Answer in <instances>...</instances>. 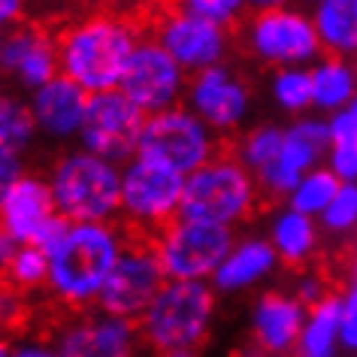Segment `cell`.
Instances as JSON below:
<instances>
[{
	"instance_id": "cell-51",
	"label": "cell",
	"mask_w": 357,
	"mask_h": 357,
	"mask_svg": "<svg viewBox=\"0 0 357 357\" xmlns=\"http://www.w3.org/2000/svg\"><path fill=\"white\" fill-rule=\"evenodd\" d=\"M0 40H3V31H0Z\"/></svg>"
},
{
	"instance_id": "cell-16",
	"label": "cell",
	"mask_w": 357,
	"mask_h": 357,
	"mask_svg": "<svg viewBox=\"0 0 357 357\" xmlns=\"http://www.w3.org/2000/svg\"><path fill=\"white\" fill-rule=\"evenodd\" d=\"M0 76L13 82L22 94H33L37 88L61 76L58 37L46 24L28 22L3 31L0 40Z\"/></svg>"
},
{
	"instance_id": "cell-23",
	"label": "cell",
	"mask_w": 357,
	"mask_h": 357,
	"mask_svg": "<svg viewBox=\"0 0 357 357\" xmlns=\"http://www.w3.org/2000/svg\"><path fill=\"white\" fill-rule=\"evenodd\" d=\"M321 52L357 64V0H321L312 6Z\"/></svg>"
},
{
	"instance_id": "cell-49",
	"label": "cell",
	"mask_w": 357,
	"mask_h": 357,
	"mask_svg": "<svg viewBox=\"0 0 357 357\" xmlns=\"http://www.w3.org/2000/svg\"><path fill=\"white\" fill-rule=\"evenodd\" d=\"M64 3H91V0H64Z\"/></svg>"
},
{
	"instance_id": "cell-36",
	"label": "cell",
	"mask_w": 357,
	"mask_h": 357,
	"mask_svg": "<svg viewBox=\"0 0 357 357\" xmlns=\"http://www.w3.org/2000/svg\"><path fill=\"white\" fill-rule=\"evenodd\" d=\"M294 297H297L303 306L312 309V306H318V303H324L330 297V288H327V282L321 279L318 273H303L297 282H294Z\"/></svg>"
},
{
	"instance_id": "cell-8",
	"label": "cell",
	"mask_w": 357,
	"mask_h": 357,
	"mask_svg": "<svg viewBox=\"0 0 357 357\" xmlns=\"http://www.w3.org/2000/svg\"><path fill=\"white\" fill-rule=\"evenodd\" d=\"M236 236L227 227L176 218L155 234V252L167 282H212V275L234 248Z\"/></svg>"
},
{
	"instance_id": "cell-6",
	"label": "cell",
	"mask_w": 357,
	"mask_h": 357,
	"mask_svg": "<svg viewBox=\"0 0 357 357\" xmlns=\"http://www.w3.org/2000/svg\"><path fill=\"white\" fill-rule=\"evenodd\" d=\"M243 46L255 61L273 70L312 67L324 55L312 13L297 3L252 13L243 24Z\"/></svg>"
},
{
	"instance_id": "cell-19",
	"label": "cell",
	"mask_w": 357,
	"mask_h": 357,
	"mask_svg": "<svg viewBox=\"0 0 357 357\" xmlns=\"http://www.w3.org/2000/svg\"><path fill=\"white\" fill-rule=\"evenodd\" d=\"M88 100H91V94L82 91L76 82H70L67 76H55L52 82L28 94L37 130L49 142H79Z\"/></svg>"
},
{
	"instance_id": "cell-9",
	"label": "cell",
	"mask_w": 357,
	"mask_h": 357,
	"mask_svg": "<svg viewBox=\"0 0 357 357\" xmlns=\"http://www.w3.org/2000/svg\"><path fill=\"white\" fill-rule=\"evenodd\" d=\"M185 176L151 164L146 158H130L121 167V212L124 225L142 234H160L178 218Z\"/></svg>"
},
{
	"instance_id": "cell-38",
	"label": "cell",
	"mask_w": 357,
	"mask_h": 357,
	"mask_svg": "<svg viewBox=\"0 0 357 357\" xmlns=\"http://www.w3.org/2000/svg\"><path fill=\"white\" fill-rule=\"evenodd\" d=\"M22 176H24V158L15 155V151L0 149V203H3V197Z\"/></svg>"
},
{
	"instance_id": "cell-50",
	"label": "cell",
	"mask_w": 357,
	"mask_h": 357,
	"mask_svg": "<svg viewBox=\"0 0 357 357\" xmlns=\"http://www.w3.org/2000/svg\"><path fill=\"white\" fill-rule=\"evenodd\" d=\"M3 279H6V275H3V266H0V284H3Z\"/></svg>"
},
{
	"instance_id": "cell-24",
	"label": "cell",
	"mask_w": 357,
	"mask_h": 357,
	"mask_svg": "<svg viewBox=\"0 0 357 357\" xmlns=\"http://www.w3.org/2000/svg\"><path fill=\"white\" fill-rule=\"evenodd\" d=\"M266 239H270L273 252L279 255L282 264L300 266L318 252V218H309L291 206H282L270 221Z\"/></svg>"
},
{
	"instance_id": "cell-34",
	"label": "cell",
	"mask_w": 357,
	"mask_h": 357,
	"mask_svg": "<svg viewBox=\"0 0 357 357\" xmlns=\"http://www.w3.org/2000/svg\"><path fill=\"white\" fill-rule=\"evenodd\" d=\"M324 167L342 185L357 182V142H330Z\"/></svg>"
},
{
	"instance_id": "cell-21",
	"label": "cell",
	"mask_w": 357,
	"mask_h": 357,
	"mask_svg": "<svg viewBox=\"0 0 357 357\" xmlns=\"http://www.w3.org/2000/svg\"><path fill=\"white\" fill-rule=\"evenodd\" d=\"M279 264L282 261L273 252L270 239L252 234V236L236 239L209 284L215 288V294H243V291H252L257 284H264L279 270Z\"/></svg>"
},
{
	"instance_id": "cell-45",
	"label": "cell",
	"mask_w": 357,
	"mask_h": 357,
	"mask_svg": "<svg viewBox=\"0 0 357 357\" xmlns=\"http://www.w3.org/2000/svg\"><path fill=\"white\" fill-rule=\"evenodd\" d=\"M160 357H200V351H167Z\"/></svg>"
},
{
	"instance_id": "cell-22",
	"label": "cell",
	"mask_w": 357,
	"mask_h": 357,
	"mask_svg": "<svg viewBox=\"0 0 357 357\" xmlns=\"http://www.w3.org/2000/svg\"><path fill=\"white\" fill-rule=\"evenodd\" d=\"M309 73H312V112L315 115L330 119V115L342 112L357 97V64H351V61L321 55L309 67Z\"/></svg>"
},
{
	"instance_id": "cell-31",
	"label": "cell",
	"mask_w": 357,
	"mask_h": 357,
	"mask_svg": "<svg viewBox=\"0 0 357 357\" xmlns=\"http://www.w3.org/2000/svg\"><path fill=\"white\" fill-rule=\"evenodd\" d=\"M176 6L188 10L206 22H215L221 28H234L245 19L248 0H176Z\"/></svg>"
},
{
	"instance_id": "cell-26",
	"label": "cell",
	"mask_w": 357,
	"mask_h": 357,
	"mask_svg": "<svg viewBox=\"0 0 357 357\" xmlns=\"http://www.w3.org/2000/svg\"><path fill=\"white\" fill-rule=\"evenodd\" d=\"M40 139L37 121H33L31 103L22 94L6 91L0 97V149L15 151L24 158V151H31Z\"/></svg>"
},
{
	"instance_id": "cell-48",
	"label": "cell",
	"mask_w": 357,
	"mask_h": 357,
	"mask_svg": "<svg viewBox=\"0 0 357 357\" xmlns=\"http://www.w3.org/2000/svg\"><path fill=\"white\" fill-rule=\"evenodd\" d=\"M6 94V82H3V76H0V97Z\"/></svg>"
},
{
	"instance_id": "cell-39",
	"label": "cell",
	"mask_w": 357,
	"mask_h": 357,
	"mask_svg": "<svg viewBox=\"0 0 357 357\" xmlns=\"http://www.w3.org/2000/svg\"><path fill=\"white\" fill-rule=\"evenodd\" d=\"M10 357H58V348H55L52 339L24 336V339H15V342H13Z\"/></svg>"
},
{
	"instance_id": "cell-44",
	"label": "cell",
	"mask_w": 357,
	"mask_h": 357,
	"mask_svg": "<svg viewBox=\"0 0 357 357\" xmlns=\"http://www.w3.org/2000/svg\"><path fill=\"white\" fill-rule=\"evenodd\" d=\"M10 351H13V342L6 339V333H0V357H10Z\"/></svg>"
},
{
	"instance_id": "cell-11",
	"label": "cell",
	"mask_w": 357,
	"mask_h": 357,
	"mask_svg": "<svg viewBox=\"0 0 357 357\" xmlns=\"http://www.w3.org/2000/svg\"><path fill=\"white\" fill-rule=\"evenodd\" d=\"M185 106L209 130H215L218 137H227V133L243 130L245 121L252 119L255 91L239 70L218 64V67L203 70V73H194L188 79Z\"/></svg>"
},
{
	"instance_id": "cell-15",
	"label": "cell",
	"mask_w": 357,
	"mask_h": 357,
	"mask_svg": "<svg viewBox=\"0 0 357 357\" xmlns=\"http://www.w3.org/2000/svg\"><path fill=\"white\" fill-rule=\"evenodd\" d=\"M330 151V128L324 115H300L291 124H284V139L279 160L273 167H266L264 173L255 176L257 188L266 191L270 197H284L294 191V185L300 182L306 173L324 167Z\"/></svg>"
},
{
	"instance_id": "cell-18",
	"label": "cell",
	"mask_w": 357,
	"mask_h": 357,
	"mask_svg": "<svg viewBox=\"0 0 357 357\" xmlns=\"http://www.w3.org/2000/svg\"><path fill=\"white\" fill-rule=\"evenodd\" d=\"M309 309L291 291H266L255 300L248 330L252 342L266 357H291L303 333Z\"/></svg>"
},
{
	"instance_id": "cell-12",
	"label": "cell",
	"mask_w": 357,
	"mask_h": 357,
	"mask_svg": "<svg viewBox=\"0 0 357 357\" xmlns=\"http://www.w3.org/2000/svg\"><path fill=\"white\" fill-rule=\"evenodd\" d=\"M146 119L149 115L139 112L121 91L91 94L79 133V149L124 167L130 158H137Z\"/></svg>"
},
{
	"instance_id": "cell-4",
	"label": "cell",
	"mask_w": 357,
	"mask_h": 357,
	"mask_svg": "<svg viewBox=\"0 0 357 357\" xmlns=\"http://www.w3.org/2000/svg\"><path fill=\"white\" fill-rule=\"evenodd\" d=\"M215 288L209 282H167L137 321L151 351H197L215 324Z\"/></svg>"
},
{
	"instance_id": "cell-3",
	"label": "cell",
	"mask_w": 357,
	"mask_h": 357,
	"mask_svg": "<svg viewBox=\"0 0 357 357\" xmlns=\"http://www.w3.org/2000/svg\"><path fill=\"white\" fill-rule=\"evenodd\" d=\"M49 188L61 218L73 225L115 221L121 212V167L85 149H67L52 160Z\"/></svg>"
},
{
	"instance_id": "cell-1",
	"label": "cell",
	"mask_w": 357,
	"mask_h": 357,
	"mask_svg": "<svg viewBox=\"0 0 357 357\" xmlns=\"http://www.w3.org/2000/svg\"><path fill=\"white\" fill-rule=\"evenodd\" d=\"M55 37L61 76L88 94L119 91L130 55L146 40L137 19L119 10H88L73 15Z\"/></svg>"
},
{
	"instance_id": "cell-46",
	"label": "cell",
	"mask_w": 357,
	"mask_h": 357,
	"mask_svg": "<svg viewBox=\"0 0 357 357\" xmlns=\"http://www.w3.org/2000/svg\"><path fill=\"white\" fill-rule=\"evenodd\" d=\"M239 357H266V354H261V351H257V348H248V351H243Z\"/></svg>"
},
{
	"instance_id": "cell-32",
	"label": "cell",
	"mask_w": 357,
	"mask_h": 357,
	"mask_svg": "<svg viewBox=\"0 0 357 357\" xmlns=\"http://www.w3.org/2000/svg\"><path fill=\"white\" fill-rule=\"evenodd\" d=\"M318 221L330 234H348V230H354L357 227V182L339 185L333 203L324 209V215Z\"/></svg>"
},
{
	"instance_id": "cell-27",
	"label": "cell",
	"mask_w": 357,
	"mask_h": 357,
	"mask_svg": "<svg viewBox=\"0 0 357 357\" xmlns=\"http://www.w3.org/2000/svg\"><path fill=\"white\" fill-rule=\"evenodd\" d=\"M282 139H284V128H282V124H273V121L255 124V128H248L243 137L236 139V160L252 176L264 173L266 167H273L275 160H279Z\"/></svg>"
},
{
	"instance_id": "cell-33",
	"label": "cell",
	"mask_w": 357,
	"mask_h": 357,
	"mask_svg": "<svg viewBox=\"0 0 357 357\" xmlns=\"http://www.w3.org/2000/svg\"><path fill=\"white\" fill-rule=\"evenodd\" d=\"M339 330H342V348L357 354V261L348 266V282L339 294Z\"/></svg>"
},
{
	"instance_id": "cell-30",
	"label": "cell",
	"mask_w": 357,
	"mask_h": 357,
	"mask_svg": "<svg viewBox=\"0 0 357 357\" xmlns=\"http://www.w3.org/2000/svg\"><path fill=\"white\" fill-rule=\"evenodd\" d=\"M6 275V284L24 291H37V288H46V279H49V257L43 248L37 245H22L19 255L10 261V266L3 270Z\"/></svg>"
},
{
	"instance_id": "cell-25",
	"label": "cell",
	"mask_w": 357,
	"mask_h": 357,
	"mask_svg": "<svg viewBox=\"0 0 357 357\" xmlns=\"http://www.w3.org/2000/svg\"><path fill=\"white\" fill-rule=\"evenodd\" d=\"M339 351H345L342 330H339V297L330 294L324 303L309 309L291 357H339Z\"/></svg>"
},
{
	"instance_id": "cell-28",
	"label": "cell",
	"mask_w": 357,
	"mask_h": 357,
	"mask_svg": "<svg viewBox=\"0 0 357 357\" xmlns=\"http://www.w3.org/2000/svg\"><path fill=\"white\" fill-rule=\"evenodd\" d=\"M273 106L284 115H309L312 112V73L309 67H284L273 70L266 85Z\"/></svg>"
},
{
	"instance_id": "cell-35",
	"label": "cell",
	"mask_w": 357,
	"mask_h": 357,
	"mask_svg": "<svg viewBox=\"0 0 357 357\" xmlns=\"http://www.w3.org/2000/svg\"><path fill=\"white\" fill-rule=\"evenodd\" d=\"M28 315V303H24V294L13 284H0V333L6 330H15Z\"/></svg>"
},
{
	"instance_id": "cell-17",
	"label": "cell",
	"mask_w": 357,
	"mask_h": 357,
	"mask_svg": "<svg viewBox=\"0 0 357 357\" xmlns=\"http://www.w3.org/2000/svg\"><path fill=\"white\" fill-rule=\"evenodd\" d=\"M58 357H139V327L137 321L91 309L64 321L55 330Z\"/></svg>"
},
{
	"instance_id": "cell-41",
	"label": "cell",
	"mask_w": 357,
	"mask_h": 357,
	"mask_svg": "<svg viewBox=\"0 0 357 357\" xmlns=\"http://www.w3.org/2000/svg\"><path fill=\"white\" fill-rule=\"evenodd\" d=\"M19 248H22V243H19V239H15V236H10V234H6L3 227H0V266H3V270H6V266H10V261H13V257L19 255Z\"/></svg>"
},
{
	"instance_id": "cell-42",
	"label": "cell",
	"mask_w": 357,
	"mask_h": 357,
	"mask_svg": "<svg viewBox=\"0 0 357 357\" xmlns=\"http://www.w3.org/2000/svg\"><path fill=\"white\" fill-rule=\"evenodd\" d=\"M109 3V10H119V13H133V10H142L146 3H151V0H106Z\"/></svg>"
},
{
	"instance_id": "cell-43",
	"label": "cell",
	"mask_w": 357,
	"mask_h": 357,
	"mask_svg": "<svg viewBox=\"0 0 357 357\" xmlns=\"http://www.w3.org/2000/svg\"><path fill=\"white\" fill-rule=\"evenodd\" d=\"M294 0H248V10L252 13H264V10H275V6H288Z\"/></svg>"
},
{
	"instance_id": "cell-13",
	"label": "cell",
	"mask_w": 357,
	"mask_h": 357,
	"mask_svg": "<svg viewBox=\"0 0 357 357\" xmlns=\"http://www.w3.org/2000/svg\"><path fill=\"white\" fill-rule=\"evenodd\" d=\"M188 73L167 55L151 37H146L137 46V52L128 61V70L121 76L119 91L146 115H158L164 109L185 103L188 91Z\"/></svg>"
},
{
	"instance_id": "cell-14",
	"label": "cell",
	"mask_w": 357,
	"mask_h": 357,
	"mask_svg": "<svg viewBox=\"0 0 357 357\" xmlns=\"http://www.w3.org/2000/svg\"><path fill=\"white\" fill-rule=\"evenodd\" d=\"M164 284H167V275L158 261L155 245L133 243L130 239L124 255L119 257V264H115V270L103 284L97 309L128 321H139L142 312L151 306V300L158 297V291Z\"/></svg>"
},
{
	"instance_id": "cell-7",
	"label": "cell",
	"mask_w": 357,
	"mask_h": 357,
	"mask_svg": "<svg viewBox=\"0 0 357 357\" xmlns=\"http://www.w3.org/2000/svg\"><path fill=\"white\" fill-rule=\"evenodd\" d=\"M137 155L188 178L200 167H206L212 158H218L221 151H218V133L209 130L182 103L158 115H149Z\"/></svg>"
},
{
	"instance_id": "cell-29",
	"label": "cell",
	"mask_w": 357,
	"mask_h": 357,
	"mask_svg": "<svg viewBox=\"0 0 357 357\" xmlns=\"http://www.w3.org/2000/svg\"><path fill=\"white\" fill-rule=\"evenodd\" d=\"M339 185L342 182H339L327 167H318V169L306 173L297 185H294V191L288 194V206L303 212V215H309V218H321L324 215V209L333 203Z\"/></svg>"
},
{
	"instance_id": "cell-2",
	"label": "cell",
	"mask_w": 357,
	"mask_h": 357,
	"mask_svg": "<svg viewBox=\"0 0 357 357\" xmlns=\"http://www.w3.org/2000/svg\"><path fill=\"white\" fill-rule=\"evenodd\" d=\"M128 234L115 221H94V225H73L70 221L58 245L49 257L46 291L67 309L97 306L100 291L119 257L128 248Z\"/></svg>"
},
{
	"instance_id": "cell-5",
	"label": "cell",
	"mask_w": 357,
	"mask_h": 357,
	"mask_svg": "<svg viewBox=\"0 0 357 357\" xmlns=\"http://www.w3.org/2000/svg\"><path fill=\"white\" fill-rule=\"evenodd\" d=\"M257 197L261 188L236 155H218L185 178L178 218L234 230L255 212Z\"/></svg>"
},
{
	"instance_id": "cell-47",
	"label": "cell",
	"mask_w": 357,
	"mask_h": 357,
	"mask_svg": "<svg viewBox=\"0 0 357 357\" xmlns=\"http://www.w3.org/2000/svg\"><path fill=\"white\" fill-rule=\"evenodd\" d=\"M297 3H303V6H309V10H312V6L321 3V0H297Z\"/></svg>"
},
{
	"instance_id": "cell-20",
	"label": "cell",
	"mask_w": 357,
	"mask_h": 357,
	"mask_svg": "<svg viewBox=\"0 0 357 357\" xmlns=\"http://www.w3.org/2000/svg\"><path fill=\"white\" fill-rule=\"evenodd\" d=\"M58 218L55 197L49 178L37 173H24L0 203V227L15 236L22 245H37L52 221Z\"/></svg>"
},
{
	"instance_id": "cell-40",
	"label": "cell",
	"mask_w": 357,
	"mask_h": 357,
	"mask_svg": "<svg viewBox=\"0 0 357 357\" xmlns=\"http://www.w3.org/2000/svg\"><path fill=\"white\" fill-rule=\"evenodd\" d=\"M31 10V0H0V31H10L24 22Z\"/></svg>"
},
{
	"instance_id": "cell-10",
	"label": "cell",
	"mask_w": 357,
	"mask_h": 357,
	"mask_svg": "<svg viewBox=\"0 0 357 357\" xmlns=\"http://www.w3.org/2000/svg\"><path fill=\"white\" fill-rule=\"evenodd\" d=\"M151 40L188 76L225 64V58L230 52L227 28L200 19V15L182 10L176 3L158 13L155 28H151Z\"/></svg>"
},
{
	"instance_id": "cell-37",
	"label": "cell",
	"mask_w": 357,
	"mask_h": 357,
	"mask_svg": "<svg viewBox=\"0 0 357 357\" xmlns=\"http://www.w3.org/2000/svg\"><path fill=\"white\" fill-rule=\"evenodd\" d=\"M327 128H330V142H357V97L342 112L330 115Z\"/></svg>"
}]
</instances>
